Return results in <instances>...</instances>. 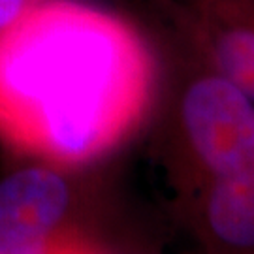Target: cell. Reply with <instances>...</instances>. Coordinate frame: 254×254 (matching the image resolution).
I'll list each match as a JSON object with an SVG mask.
<instances>
[{"mask_svg": "<svg viewBox=\"0 0 254 254\" xmlns=\"http://www.w3.org/2000/svg\"><path fill=\"white\" fill-rule=\"evenodd\" d=\"M154 59L119 13L34 0L0 28V134L64 160L111 145L149 98Z\"/></svg>", "mask_w": 254, "mask_h": 254, "instance_id": "6da1fadb", "label": "cell"}, {"mask_svg": "<svg viewBox=\"0 0 254 254\" xmlns=\"http://www.w3.org/2000/svg\"><path fill=\"white\" fill-rule=\"evenodd\" d=\"M181 127L213 177L254 187V100L249 94L207 70L185 89Z\"/></svg>", "mask_w": 254, "mask_h": 254, "instance_id": "7a4b0ae2", "label": "cell"}, {"mask_svg": "<svg viewBox=\"0 0 254 254\" xmlns=\"http://www.w3.org/2000/svg\"><path fill=\"white\" fill-rule=\"evenodd\" d=\"M211 72L254 100V0H158Z\"/></svg>", "mask_w": 254, "mask_h": 254, "instance_id": "3957f363", "label": "cell"}, {"mask_svg": "<svg viewBox=\"0 0 254 254\" xmlns=\"http://www.w3.org/2000/svg\"><path fill=\"white\" fill-rule=\"evenodd\" d=\"M70 205V187L44 166L0 181V254H46L49 237Z\"/></svg>", "mask_w": 254, "mask_h": 254, "instance_id": "277c9868", "label": "cell"}, {"mask_svg": "<svg viewBox=\"0 0 254 254\" xmlns=\"http://www.w3.org/2000/svg\"><path fill=\"white\" fill-rule=\"evenodd\" d=\"M211 230L234 247H254V187L232 179H217L207 200Z\"/></svg>", "mask_w": 254, "mask_h": 254, "instance_id": "5b68a950", "label": "cell"}]
</instances>
